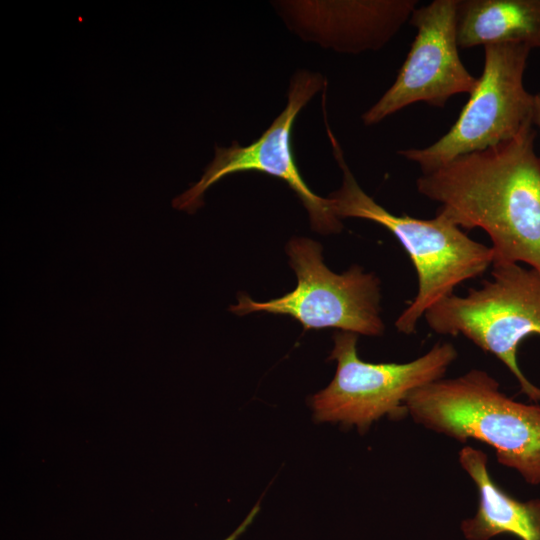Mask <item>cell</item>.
I'll list each match as a JSON object with an SVG mask.
<instances>
[{"instance_id": "9c48e42d", "label": "cell", "mask_w": 540, "mask_h": 540, "mask_svg": "<svg viewBox=\"0 0 540 540\" xmlns=\"http://www.w3.org/2000/svg\"><path fill=\"white\" fill-rule=\"evenodd\" d=\"M458 0H434L417 7L409 23L416 35L397 77L362 115L364 125L378 124L414 103L443 108L458 94H471L478 83L464 66L457 40Z\"/></svg>"}, {"instance_id": "ba28073f", "label": "cell", "mask_w": 540, "mask_h": 540, "mask_svg": "<svg viewBox=\"0 0 540 540\" xmlns=\"http://www.w3.org/2000/svg\"><path fill=\"white\" fill-rule=\"evenodd\" d=\"M326 86L325 79L315 72L298 70L291 78L287 104L271 125L254 142L241 146L233 141L229 147H215L213 160L201 178L172 200V206L189 214L204 204L205 192L223 177L240 172H259L285 182L306 208L315 231L323 234L342 230L333 200L316 195L305 183L296 165L291 133L299 112L314 95Z\"/></svg>"}, {"instance_id": "7c38bea8", "label": "cell", "mask_w": 540, "mask_h": 540, "mask_svg": "<svg viewBox=\"0 0 540 540\" xmlns=\"http://www.w3.org/2000/svg\"><path fill=\"white\" fill-rule=\"evenodd\" d=\"M459 48L520 43L540 49V0H458Z\"/></svg>"}, {"instance_id": "5b68a950", "label": "cell", "mask_w": 540, "mask_h": 540, "mask_svg": "<svg viewBox=\"0 0 540 540\" xmlns=\"http://www.w3.org/2000/svg\"><path fill=\"white\" fill-rule=\"evenodd\" d=\"M483 48L482 74L452 127L427 147L398 151L401 157L416 163L422 173L511 140L533 125V94L524 86L532 49L520 43Z\"/></svg>"}, {"instance_id": "8fae6325", "label": "cell", "mask_w": 540, "mask_h": 540, "mask_svg": "<svg viewBox=\"0 0 540 540\" xmlns=\"http://www.w3.org/2000/svg\"><path fill=\"white\" fill-rule=\"evenodd\" d=\"M459 463L478 493L476 514L461 522L466 540H490L500 534L540 540V499L520 501L502 489L491 477L488 457L482 450L463 447Z\"/></svg>"}, {"instance_id": "7a4b0ae2", "label": "cell", "mask_w": 540, "mask_h": 540, "mask_svg": "<svg viewBox=\"0 0 540 540\" xmlns=\"http://www.w3.org/2000/svg\"><path fill=\"white\" fill-rule=\"evenodd\" d=\"M325 126L333 156L342 172L341 187L329 196L336 215L340 219L369 220L386 228L402 245L416 270L417 294L395 321L399 332L414 334L420 319L431 307L453 295L461 283L482 275L492 266V249L470 238L438 211L432 219H419L386 210L360 187L328 120Z\"/></svg>"}, {"instance_id": "52a82bcc", "label": "cell", "mask_w": 540, "mask_h": 540, "mask_svg": "<svg viewBox=\"0 0 540 540\" xmlns=\"http://www.w3.org/2000/svg\"><path fill=\"white\" fill-rule=\"evenodd\" d=\"M297 276L296 288L265 302L238 295L230 311L243 316L252 312L289 315L304 329L337 328L357 335L380 336L385 325L380 316V281L354 265L342 274L323 262L319 243L294 237L286 246Z\"/></svg>"}, {"instance_id": "30bf717a", "label": "cell", "mask_w": 540, "mask_h": 540, "mask_svg": "<svg viewBox=\"0 0 540 540\" xmlns=\"http://www.w3.org/2000/svg\"><path fill=\"white\" fill-rule=\"evenodd\" d=\"M417 0L278 1L287 27L306 41L358 54L384 47L409 22Z\"/></svg>"}, {"instance_id": "4fadbf2b", "label": "cell", "mask_w": 540, "mask_h": 540, "mask_svg": "<svg viewBox=\"0 0 540 540\" xmlns=\"http://www.w3.org/2000/svg\"><path fill=\"white\" fill-rule=\"evenodd\" d=\"M259 511V506L256 505L250 513L247 515V517L244 519V521L237 527V529L228 536L225 540H237L239 536L245 532V530L248 528V526L253 522L255 516L257 515Z\"/></svg>"}, {"instance_id": "3957f363", "label": "cell", "mask_w": 540, "mask_h": 540, "mask_svg": "<svg viewBox=\"0 0 540 540\" xmlns=\"http://www.w3.org/2000/svg\"><path fill=\"white\" fill-rule=\"evenodd\" d=\"M405 407L415 423L462 443H486L501 465L540 484V405L508 397L488 372L436 380L412 392Z\"/></svg>"}, {"instance_id": "5bb4252c", "label": "cell", "mask_w": 540, "mask_h": 540, "mask_svg": "<svg viewBox=\"0 0 540 540\" xmlns=\"http://www.w3.org/2000/svg\"><path fill=\"white\" fill-rule=\"evenodd\" d=\"M532 124H535L540 132V91L533 94Z\"/></svg>"}, {"instance_id": "8992f818", "label": "cell", "mask_w": 540, "mask_h": 540, "mask_svg": "<svg viewBox=\"0 0 540 540\" xmlns=\"http://www.w3.org/2000/svg\"><path fill=\"white\" fill-rule=\"evenodd\" d=\"M358 335L337 332L330 359L337 361L331 383L311 399L319 422L354 425L359 431L382 416L401 418L412 392L443 378L457 359L450 342L436 343L422 356L406 363H369L357 353Z\"/></svg>"}, {"instance_id": "277c9868", "label": "cell", "mask_w": 540, "mask_h": 540, "mask_svg": "<svg viewBox=\"0 0 540 540\" xmlns=\"http://www.w3.org/2000/svg\"><path fill=\"white\" fill-rule=\"evenodd\" d=\"M492 267L491 279L480 288L443 299L425 313V320L435 333L462 335L494 355L515 377L520 392L538 402L540 388L520 369L517 351L527 337H540V273L520 264Z\"/></svg>"}, {"instance_id": "6da1fadb", "label": "cell", "mask_w": 540, "mask_h": 540, "mask_svg": "<svg viewBox=\"0 0 540 540\" xmlns=\"http://www.w3.org/2000/svg\"><path fill=\"white\" fill-rule=\"evenodd\" d=\"M532 125L511 140L462 155L416 180L417 191L462 229L491 240L493 264L540 273V157Z\"/></svg>"}]
</instances>
